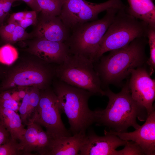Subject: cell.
<instances>
[{"label": "cell", "instance_id": "6da1fadb", "mask_svg": "<svg viewBox=\"0 0 155 155\" xmlns=\"http://www.w3.org/2000/svg\"><path fill=\"white\" fill-rule=\"evenodd\" d=\"M104 91L109 100L105 109L94 111L95 122L98 125L106 126L117 132H125L130 127L135 129L140 127L137 119L146 120L148 115L147 111L132 97L128 81L117 93L108 88Z\"/></svg>", "mask_w": 155, "mask_h": 155}, {"label": "cell", "instance_id": "7a4b0ae2", "mask_svg": "<svg viewBox=\"0 0 155 155\" xmlns=\"http://www.w3.org/2000/svg\"><path fill=\"white\" fill-rule=\"evenodd\" d=\"M146 38H136L127 45L111 51L108 55L100 58L95 69L102 88L103 85L110 84L120 85L132 69L143 66L147 60L145 53L148 42Z\"/></svg>", "mask_w": 155, "mask_h": 155}, {"label": "cell", "instance_id": "3957f363", "mask_svg": "<svg viewBox=\"0 0 155 155\" xmlns=\"http://www.w3.org/2000/svg\"><path fill=\"white\" fill-rule=\"evenodd\" d=\"M53 85L61 112L68 118L70 130L73 135L85 132L87 129L95 122L94 111L90 110L88 104L89 98L93 94L59 80L54 82Z\"/></svg>", "mask_w": 155, "mask_h": 155}, {"label": "cell", "instance_id": "277c9868", "mask_svg": "<svg viewBox=\"0 0 155 155\" xmlns=\"http://www.w3.org/2000/svg\"><path fill=\"white\" fill-rule=\"evenodd\" d=\"M22 59L5 68L0 82V92L15 88L36 86L40 90L49 87L55 68L37 57Z\"/></svg>", "mask_w": 155, "mask_h": 155}, {"label": "cell", "instance_id": "5b68a950", "mask_svg": "<svg viewBox=\"0 0 155 155\" xmlns=\"http://www.w3.org/2000/svg\"><path fill=\"white\" fill-rule=\"evenodd\" d=\"M125 8L118 10L102 38L97 62L108 51L123 48L136 38L147 37L148 25L129 14Z\"/></svg>", "mask_w": 155, "mask_h": 155}, {"label": "cell", "instance_id": "8992f818", "mask_svg": "<svg viewBox=\"0 0 155 155\" xmlns=\"http://www.w3.org/2000/svg\"><path fill=\"white\" fill-rule=\"evenodd\" d=\"M119 9H109L101 19L85 23L72 30L65 42L70 53L82 56L93 63L96 62L100 42Z\"/></svg>", "mask_w": 155, "mask_h": 155}, {"label": "cell", "instance_id": "52a82bcc", "mask_svg": "<svg viewBox=\"0 0 155 155\" xmlns=\"http://www.w3.org/2000/svg\"><path fill=\"white\" fill-rule=\"evenodd\" d=\"M93 63L82 56L70 54L56 67L55 75L58 80L69 85L87 90L93 95L105 96Z\"/></svg>", "mask_w": 155, "mask_h": 155}, {"label": "cell", "instance_id": "ba28073f", "mask_svg": "<svg viewBox=\"0 0 155 155\" xmlns=\"http://www.w3.org/2000/svg\"><path fill=\"white\" fill-rule=\"evenodd\" d=\"M126 6L121 0H109L96 3L85 0H66L59 16L71 31L85 23L97 20L99 13L111 8L121 9Z\"/></svg>", "mask_w": 155, "mask_h": 155}, {"label": "cell", "instance_id": "9c48e42d", "mask_svg": "<svg viewBox=\"0 0 155 155\" xmlns=\"http://www.w3.org/2000/svg\"><path fill=\"white\" fill-rule=\"evenodd\" d=\"M40 93L38 105L28 122L44 127L53 139L70 136L62 121L59 100L54 91L49 87L40 90Z\"/></svg>", "mask_w": 155, "mask_h": 155}, {"label": "cell", "instance_id": "30bf717a", "mask_svg": "<svg viewBox=\"0 0 155 155\" xmlns=\"http://www.w3.org/2000/svg\"><path fill=\"white\" fill-rule=\"evenodd\" d=\"M143 66L131 70L128 85L133 99L146 109L149 115L155 111V80Z\"/></svg>", "mask_w": 155, "mask_h": 155}, {"label": "cell", "instance_id": "8fae6325", "mask_svg": "<svg viewBox=\"0 0 155 155\" xmlns=\"http://www.w3.org/2000/svg\"><path fill=\"white\" fill-rule=\"evenodd\" d=\"M35 38L28 42L26 50L47 63L60 64L71 54L65 42Z\"/></svg>", "mask_w": 155, "mask_h": 155}, {"label": "cell", "instance_id": "7c38bea8", "mask_svg": "<svg viewBox=\"0 0 155 155\" xmlns=\"http://www.w3.org/2000/svg\"><path fill=\"white\" fill-rule=\"evenodd\" d=\"M145 123L133 132H117L110 129L104 133L115 135L121 139L137 144L145 154H155V111L149 115Z\"/></svg>", "mask_w": 155, "mask_h": 155}, {"label": "cell", "instance_id": "4fadbf2b", "mask_svg": "<svg viewBox=\"0 0 155 155\" xmlns=\"http://www.w3.org/2000/svg\"><path fill=\"white\" fill-rule=\"evenodd\" d=\"M24 134L19 140L24 155H32L36 152L41 155H47L53 138L39 124L29 122Z\"/></svg>", "mask_w": 155, "mask_h": 155}, {"label": "cell", "instance_id": "5bb4252c", "mask_svg": "<svg viewBox=\"0 0 155 155\" xmlns=\"http://www.w3.org/2000/svg\"><path fill=\"white\" fill-rule=\"evenodd\" d=\"M35 28L31 33L32 37L57 42H65L70 35V30L59 16L40 13Z\"/></svg>", "mask_w": 155, "mask_h": 155}, {"label": "cell", "instance_id": "9a60e30c", "mask_svg": "<svg viewBox=\"0 0 155 155\" xmlns=\"http://www.w3.org/2000/svg\"><path fill=\"white\" fill-rule=\"evenodd\" d=\"M104 134L105 135L102 136L94 132L86 135L79 155H113L117 148L125 146L128 141L123 140L113 134Z\"/></svg>", "mask_w": 155, "mask_h": 155}, {"label": "cell", "instance_id": "2e32d148", "mask_svg": "<svg viewBox=\"0 0 155 155\" xmlns=\"http://www.w3.org/2000/svg\"><path fill=\"white\" fill-rule=\"evenodd\" d=\"M85 132H80L73 136L53 139L47 155H77L83 146Z\"/></svg>", "mask_w": 155, "mask_h": 155}, {"label": "cell", "instance_id": "e0dca14e", "mask_svg": "<svg viewBox=\"0 0 155 155\" xmlns=\"http://www.w3.org/2000/svg\"><path fill=\"white\" fill-rule=\"evenodd\" d=\"M127 12L136 18L155 28V6L152 0H127Z\"/></svg>", "mask_w": 155, "mask_h": 155}, {"label": "cell", "instance_id": "ac0fdd59", "mask_svg": "<svg viewBox=\"0 0 155 155\" xmlns=\"http://www.w3.org/2000/svg\"><path fill=\"white\" fill-rule=\"evenodd\" d=\"M0 123L9 133L11 137L18 141L26 130L21 117L17 112L1 107Z\"/></svg>", "mask_w": 155, "mask_h": 155}, {"label": "cell", "instance_id": "d6986e66", "mask_svg": "<svg viewBox=\"0 0 155 155\" xmlns=\"http://www.w3.org/2000/svg\"><path fill=\"white\" fill-rule=\"evenodd\" d=\"M41 13L59 16L66 0H36Z\"/></svg>", "mask_w": 155, "mask_h": 155}, {"label": "cell", "instance_id": "ffe728a7", "mask_svg": "<svg viewBox=\"0 0 155 155\" xmlns=\"http://www.w3.org/2000/svg\"><path fill=\"white\" fill-rule=\"evenodd\" d=\"M18 53L17 49L10 44H6L0 47V63L10 65L17 60Z\"/></svg>", "mask_w": 155, "mask_h": 155}, {"label": "cell", "instance_id": "44dd1931", "mask_svg": "<svg viewBox=\"0 0 155 155\" xmlns=\"http://www.w3.org/2000/svg\"><path fill=\"white\" fill-rule=\"evenodd\" d=\"M150 49V57L146 63L149 67L150 76L154 73L155 68V28L149 27L147 35Z\"/></svg>", "mask_w": 155, "mask_h": 155}, {"label": "cell", "instance_id": "7402d4cb", "mask_svg": "<svg viewBox=\"0 0 155 155\" xmlns=\"http://www.w3.org/2000/svg\"><path fill=\"white\" fill-rule=\"evenodd\" d=\"M18 141L11 137L0 146V155H24Z\"/></svg>", "mask_w": 155, "mask_h": 155}, {"label": "cell", "instance_id": "603a6c76", "mask_svg": "<svg viewBox=\"0 0 155 155\" xmlns=\"http://www.w3.org/2000/svg\"><path fill=\"white\" fill-rule=\"evenodd\" d=\"M25 30L19 25H17L11 34L2 42L5 44H11L32 37L31 33H27Z\"/></svg>", "mask_w": 155, "mask_h": 155}, {"label": "cell", "instance_id": "cb8c5ba5", "mask_svg": "<svg viewBox=\"0 0 155 155\" xmlns=\"http://www.w3.org/2000/svg\"><path fill=\"white\" fill-rule=\"evenodd\" d=\"M40 97V90L36 86L30 87L28 97V122L37 107Z\"/></svg>", "mask_w": 155, "mask_h": 155}, {"label": "cell", "instance_id": "d4e9b609", "mask_svg": "<svg viewBox=\"0 0 155 155\" xmlns=\"http://www.w3.org/2000/svg\"><path fill=\"white\" fill-rule=\"evenodd\" d=\"M145 155L140 147L136 143L128 141L124 148L120 150H115L113 155Z\"/></svg>", "mask_w": 155, "mask_h": 155}, {"label": "cell", "instance_id": "484cf974", "mask_svg": "<svg viewBox=\"0 0 155 155\" xmlns=\"http://www.w3.org/2000/svg\"><path fill=\"white\" fill-rule=\"evenodd\" d=\"M30 87L25 97L22 99L21 104L20 106L18 111L22 122L26 124L28 122V97Z\"/></svg>", "mask_w": 155, "mask_h": 155}, {"label": "cell", "instance_id": "4316f807", "mask_svg": "<svg viewBox=\"0 0 155 155\" xmlns=\"http://www.w3.org/2000/svg\"><path fill=\"white\" fill-rule=\"evenodd\" d=\"M17 25L16 24L10 23L0 26V38L2 42L11 34Z\"/></svg>", "mask_w": 155, "mask_h": 155}, {"label": "cell", "instance_id": "83f0119b", "mask_svg": "<svg viewBox=\"0 0 155 155\" xmlns=\"http://www.w3.org/2000/svg\"><path fill=\"white\" fill-rule=\"evenodd\" d=\"M19 102L13 99L0 100V107L11 110L17 112L19 110Z\"/></svg>", "mask_w": 155, "mask_h": 155}, {"label": "cell", "instance_id": "f1b7e54d", "mask_svg": "<svg viewBox=\"0 0 155 155\" xmlns=\"http://www.w3.org/2000/svg\"><path fill=\"white\" fill-rule=\"evenodd\" d=\"M25 14V11L19 12L12 14L8 19L7 23L18 24L19 22L24 18Z\"/></svg>", "mask_w": 155, "mask_h": 155}, {"label": "cell", "instance_id": "f546056e", "mask_svg": "<svg viewBox=\"0 0 155 155\" xmlns=\"http://www.w3.org/2000/svg\"><path fill=\"white\" fill-rule=\"evenodd\" d=\"M11 137L9 133L0 123V146L8 141Z\"/></svg>", "mask_w": 155, "mask_h": 155}, {"label": "cell", "instance_id": "4dcf8cb0", "mask_svg": "<svg viewBox=\"0 0 155 155\" xmlns=\"http://www.w3.org/2000/svg\"><path fill=\"white\" fill-rule=\"evenodd\" d=\"M38 21V18L36 19L24 18L20 21L18 25L24 29L31 25L36 26Z\"/></svg>", "mask_w": 155, "mask_h": 155}, {"label": "cell", "instance_id": "1f68e13d", "mask_svg": "<svg viewBox=\"0 0 155 155\" xmlns=\"http://www.w3.org/2000/svg\"><path fill=\"white\" fill-rule=\"evenodd\" d=\"M24 2L32 10L38 13L40 12V10L38 7L36 0H19Z\"/></svg>", "mask_w": 155, "mask_h": 155}, {"label": "cell", "instance_id": "d6a6232c", "mask_svg": "<svg viewBox=\"0 0 155 155\" xmlns=\"http://www.w3.org/2000/svg\"><path fill=\"white\" fill-rule=\"evenodd\" d=\"M4 0H0V26L3 25L4 21L6 17L3 11Z\"/></svg>", "mask_w": 155, "mask_h": 155}, {"label": "cell", "instance_id": "836d02e7", "mask_svg": "<svg viewBox=\"0 0 155 155\" xmlns=\"http://www.w3.org/2000/svg\"><path fill=\"white\" fill-rule=\"evenodd\" d=\"M37 13L35 11H25L24 18L28 19H37Z\"/></svg>", "mask_w": 155, "mask_h": 155}, {"label": "cell", "instance_id": "e575fe53", "mask_svg": "<svg viewBox=\"0 0 155 155\" xmlns=\"http://www.w3.org/2000/svg\"><path fill=\"white\" fill-rule=\"evenodd\" d=\"M5 68L3 67L0 63V81H1L5 70Z\"/></svg>", "mask_w": 155, "mask_h": 155}]
</instances>
